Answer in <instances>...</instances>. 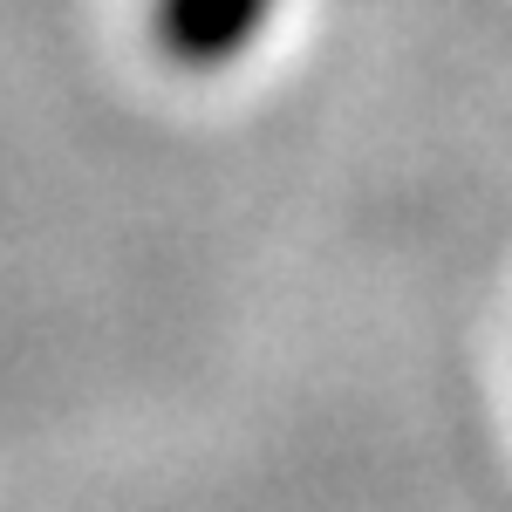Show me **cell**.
<instances>
[{"label":"cell","instance_id":"6da1fadb","mask_svg":"<svg viewBox=\"0 0 512 512\" xmlns=\"http://www.w3.org/2000/svg\"><path fill=\"white\" fill-rule=\"evenodd\" d=\"M280 0H151V41L178 69H226L267 35Z\"/></svg>","mask_w":512,"mask_h":512}]
</instances>
